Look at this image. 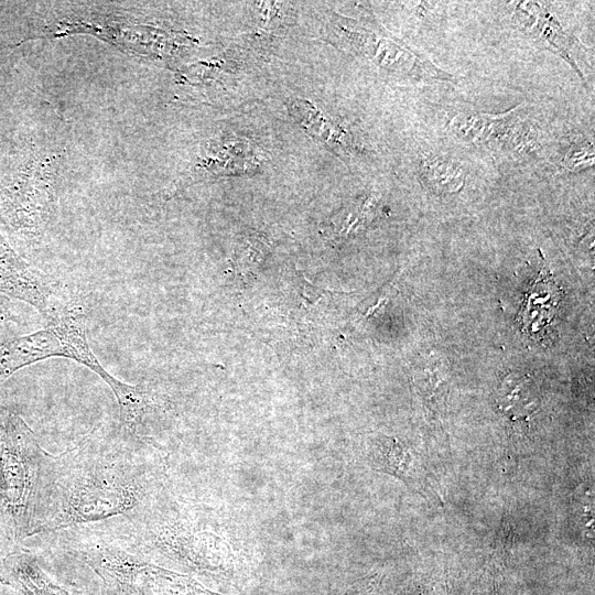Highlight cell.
<instances>
[{
    "label": "cell",
    "mask_w": 595,
    "mask_h": 595,
    "mask_svg": "<svg viewBox=\"0 0 595 595\" xmlns=\"http://www.w3.org/2000/svg\"><path fill=\"white\" fill-rule=\"evenodd\" d=\"M79 555L100 580L104 595H225L104 540L85 543Z\"/></svg>",
    "instance_id": "277c9868"
},
{
    "label": "cell",
    "mask_w": 595,
    "mask_h": 595,
    "mask_svg": "<svg viewBox=\"0 0 595 595\" xmlns=\"http://www.w3.org/2000/svg\"><path fill=\"white\" fill-rule=\"evenodd\" d=\"M47 454L26 422L0 405V534L11 542L32 534Z\"/></svg>",
    "instance_id": "7a4b0ae2"
},
{
    "label": "cell",
    "mask_w": 595,
    "mask_h": 595,
    "mask_svg": "<svg viewBox=\"0 0 595 595\" xmlns=\"http://www.w3.org/2000/svg\"><path fill=\"white\" fill-rule=\"evenodd\" d=\"M567 171H580L594 164V144L589 139L573 144L561 162Z\"/></svg>",
    "instance_id": "ac0fdd59"
},
{
    "label": "cell",
    "mask_w": 595,
    "mask_h": 595,
    "mask_svg": "<svg viewBox=\"0 0 595 595\" xmlns=\"http://www.w3.org/2000/svg\"><path fill=\"white\" fill-rule=\"evenodd\" d=\"M149 544L182 566L209 575L232 569L229 545L217 534L183 520L145 521Z\"/></svg>",
    "instance_id": "8992f818"
},
{
    "label": "cell",
    "mask_w": 595,
    "mask_h": 595,
    "mask_svg": "<svg viewBox=\"0 0 595 595\" xmlns=\"http://www.w3.org/2000/svg\"><path fill=\"white\" fill-rule=\"evenodd\" d=\"M518 107L506 112L461 113L448 123V129L457 139L476 145L495 149L520 150L531 142L529 126L520 116Z\"/></svg>",
    "instance_id": "ba28073f"
},
{
    "label": "cell",
    "mask_w": 595,
    "mask_h": 595,
    "mask_svg": "<svg viewBox=\"0 0 595 595\" xmlns=\"http://www.w3.org/2000/svg\"><path fill=\"white\" fill-rule=\"evenodd\" d=\"M335 30L347 50L392 76L414 83L459 79L378 29H369L355 20L340 18L335 23Z\"/></svg>",
    "instance_id": "5b68a950"
},
{
    "label": "cell",
    "mask_w": 595,
    "mask_h": 595,
    "mask_svg": "<svg viewBox=\"0 0 595 595\" xmlns=\"http://www.w3.org/2000/svg\"><path fill=\"white\" fill-rule=\"evenodd\" d=\"M421 174L424 183L439 194L457 192L466 178V173L457 163L434 156L422 160Z\"/></svg>",
    "instance_id": "5bb4252c"
},
{
    "label": "cell",
    "mask_w": 595,
    "mask_h": 595,
    "mask_svg": "<svg viewBox=\"0 0 595 595\" xmlns=\"http://www.w3.org/2000/svg\"><path fill=\"white\" fill-rule=\"evenodd\" d=\"M292 108L295 112L299 111L301 123L307 130L325 140L328 144H333L332 147L335 150L349 155L356 149V143L350 134L332 126L320 112L314 111L313 107L309 106L307 102L295 101Z\"/></svg>",
    "instance_id": "9a60e30c"
},
{
    "label": "cell",
    "mask_w": 595,
    "mask_h": 595,
    "mask_svg": "<svg viewBox=\"0 0 595 595\" xmlns=\"http://www.w3.org/2000/svg\"><path fill=\"white\" fill-rule=\"evenodd\" d=\"M53 357L68 358L89 368L110 387L117 402L132 390V385L111 376L93 353L87 338L86 313L76 301L67 302L46 327L0 342V381L23 367Z\"/></svg>",
    "instance_id": "3957f363"
},
{
    "label": "cell",
    "mask_w": 595,
    "mask_h": 595,
    "mask_svg": "<svg viewBox=\"0 0 595 595\" xmlns=\"http://www.w3.org/2000/svg\"><path fill=\"white\" fill-rule=\"evenodd\" d=\"M161 472L147 441L122 426L99 425L66 451L47 454L31 537L117 516L138 518Z\"/></svg>",
    "instance_id": "6da1fadb"
},
{
    "label": "cell",
    "mask_w": 595,
    "mask_h": 595,
    "mask_svg": "<svg viewBox=\"0 0 595 595\" xmlns=\"http://www.w3.org/2000/svg\"><path fill=\"white\" fill-rule=\"evenodd\" d=\"M368 588L367 585H364L363 583H358L354 585L348 592H346L344 595H364L365 591Z\"/></svg>",
    "instance_id": "d6986e66"
},
{
    "label": "cell",
    "mask_w": 595,
    "mask_h": 595,
    "mask_svg": "<svg viewBox=\"0 0 595 595\" xmlns=\"http://www.w3.org/2000/svg\"><path fill=\"white\" fill-rule=\"evenodd\" d=\"M260 163L256 148L245 138L224 136L202 149L186 180L253 171Z\"/></svg>",
    "instance_id": "8fae6325"
},
{
    "label": "cell",
    "mask_w": 595,
    "mask_h": 595,
    "mask_svg": "<svg viewBox=\"0 0 595 595\" xmlns=\"http://www.w3.org/2000/svg\"><path fill=\"white\" fill-rule=\"evenodd\" d=\"M573 521L580 536L591 544L594 539V490L593 484H582L573 496Z\"/></svg>",
    "instance_id": "e0dca14e"
},
{
    "label": "cell",
    "mask_w": 595,
    "mask_h": 595,
    "mask_svg": "<svg viewBox=\"0 0 595 595\" xmlns=\"http://www.w3.org/2000/svg\"><path fill=\"white\" fill-rule=\"evenodd\" d=\"M498 404L513 422L528 421L538 409L539 399L529 378L510 375L499 387Z\"/></svg>",
    "instance_id": "4fadbf2b"
},
{
    "label": "cell",
    "mask_w": 595,
    "mask_h": 595,
    "mask_svg": "<svg viewBox=\"0 0 595 595\" xmlns=\"http://www.w3.org/2000/svg\"><path fill=\"white\" fill-rule=\"evenodd\" d=\"M367 456L375 470L394 476L424 496L440 498L432 487L422 456L400 440L375 434L368 440Z\"/></svg>",
    "instance_id": "9c48e42d"
},
{
    "label": "cell",
    "mask_w": 595,
    "mask_h": 595,
    "mask_svg": "<svg viewBox=\"0 0 595 595\" xmlns=\"http://www.w3.org/2000/svg\"><path fill=\"white\" fill-rule=\"evenodd\" d=\"M0 583L22 595H77L55 581L34 554L20 549L3 559Z\"/></svg>",
    "instance_id": "7c38bea8"
},
{
    "label": "cell",
    "mask_w": 595,
    "mask_h": 595,
    "mask_svg": "<svg viewBox=\"0 0 595 595\" xmlns=\"http://www.w3.org/2000/svg\"><path fill=\"white\" fill-rule=\"evenodd\" d=\"M0 293L23 301L47 321L54 320L67 303L57 298L51 279L25 262L0 232Z\"/></svg>",
    "instance_id": "52a82bcc"
},
{
    "label": "cell",
    "mask_w": 595,
    "mask_h": 595,
    "mask_svg": "<svg viewBox=\"0 0 595 595\" xmlns=\"http://www.w3.org/2000/svg\"><path fill=\"white\" fill-rule=\"evenodd\" d=\"M519 29L530 37L543 42L550 50L572 66L585 83L577 60L585 62L587 48L572 34L566 32L555 15L541 2L519 1L512 17Z\"/></svg>",
    "instance_id": "30bf717a"
},
{
    "label": "cell",
    "mask_w": 595,
    "mask_h": 595,
    "mask_svg": "<svg viewBox=\"0 0 595 595\" xmlns=\"http://www.w3.org/2000/svg\"><path fill=\"white\" fill-rule=\"evenodd\" d=\"M271 250V241L264 235L250 231L244 234L234 249V263L244 278L252 277Z\"/></svg>",
    "instance_id": "2e32d148"
}]
</instances>
